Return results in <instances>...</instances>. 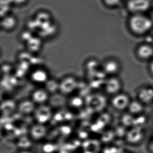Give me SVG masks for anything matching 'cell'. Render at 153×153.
Listing matches in <instances>:
<instances>
[{
	"instance_id": "19",
	"label": "cell",
	"mask_w": 153,
	"mask_h": 153,
	"mask_svg": "<svg viewBox=\"0 0 153 153\" xmlns=\"http://www.w3.org/2000/svg\"><path fill=\"white\" fill-rule=\"evenodd\" d=\"M46 88L49 91H55L57 89H59V82L54 79H49L46 81Z\"/></svg>"
},
{
	"instance_id": "23",
	"label": "cell",
	"mask_w": 153,
	"mask_h": 153,
	"mask_svg": "<svg viewBox=\"0 0 153 153\" xmlns=\"http://www.w3.org/2000/svg\"><path fill=\"white\" fill-rule=\"evenodd\" d=\"M148 70L149 74L153 77V59L149 62Z\"/></svg>"
},
{
	"instance_id": "28",
	"label": "cell",
	"mask_w": 153,
	"mask_h": 153,
	"mask_svg": "<svg viewBox=\"0 0 153 153\" xmlns=\"http://www.w3.org/2000/svg\"><path fill=\"white\" fill-rule=\"evenodd\" d=\"M151 16V18L152 19H153V14H152V16Z\"/></svg>"
},
{
	"instance_id": "4",
	"label": "cell",
	"mask_w": 153,
	"mask_h": 153,
	"mask_svg": "<svg viewBox=\"0 0 153 153\" xmlns=\"http://www.w3.org/2000/svg\"><path fill=\"white\" fill-rule=\"evenodd\" d=\"M126 7L130 15L146 14L152 8V1L150 0H128Z\"/></svg>"
},
{
	"instance_id": "21",
	"label": "cell",
	"mask_w": 153,
	"mask_h": 153,
	"mask_svg": "<svg viewBox=\"0 0 153 153\" xmlns=\"http://www.w3.org/2000/svg\"><path fill=\"white\" fill-rule=\"evenodd\" d=\"M147 150L149 153H153V140L149 139L146 145Z\"/></svg>"
},
{
	"instance_id": "26",
	"label": "cell",
	"mask_w": 153,
	"mask_h": 153,
	"mask_svg": "<svg viewBox=\"0 0 153 153\" xmlns=\"http://www.w3.org/2000/svg\"><path fill=\"white\" fill-rule=\"evenodd\" d=\"M122 153H130V152H127V151H123V152Z\"/></svg>"
},
{
	"instance_id": "9",
	"label": "cell",
	"mask_w": 153,
	"mask_h": 153,
	"mask_svg": "<svg viewBox=\"0 0 153 153\" xmlns=\"http://www.w3.org/2000/svg\"><path fill=\"white\" fill-rule=\"evenodd\" d=\"M77 85L76 77L71 76L64 77L59 82V89L64 94L73 91Z\"/></svg>"
},
{
	"instance_id": "8",
	"label": "cell",
	"mask_w": 153,
	"mask_h": 153,
	"mask_svg": "<svg viewBox=\"0 0 153 153\" xmlns=\"http://www.w3.org/2000/svg\"><path fill=\"white\" fill-rule=\"evenodd\" d=\"M136 99L146 106L153 104V87L143 86L137 89Z\"/></svg>"
},
{
	"instance_id": "3",
	"label": "cell",
	"mask_w": 153,
	"mask_h": 153,
	"mask_svg": "<svg viewBox=\"0 0 153 153\" xmlns=\"http://www.w3.org/2000/svg\"><path fill=\"white\" fill-rule=\"evenodd\" d=\"M131 99L130 96L123 91L111 97L110 105L114 111L123 113L127 111Z\"/></svg>"
},
{
	"instance_id": "10",
	"label": "cell",
	"mask_w": 153,
	"mask_h": 153,
	"mask_svg": "<svg viewBox=\"0 0 153 153\" xmlns=\"http://www.w3.org/2000/svg\"><path fill=\"white\" fill-rule=\"evenodd\" d=\"M31 78L34 82L38 84H45L49 79L47 71L42 68H38L33 71Z\"/></svg>"
},
{
	"instance_id": "12",
	"label": "cell",
	"mask_w": 153,
	"mask_h": 153,
	"mask_svg": "<svg viewBox=\"0 0 153 153\" xmlns=\"http://www.w3.org/2000/svg\"><path fill=\"white\" fill-rule=\"evenodd\" d=\"M17 23L16 18L13 15L8 14L3 16L1 20V28L6 31H10L16 27Z\"/></svg>"
},
{
	"instance_id": "29",
	"label": "cell",
	"mask_w": 153,
	"mask_h": 153,
	"mask_svg": "<svg viewBox=\"0 0 153 153\" xmlns=\"http://www.w3.org/2000/svg\"><path fill=\"white\" fill-rule=\"evenodd\" d=\"M152 8H153V1H152Z\"/></svg>"
},
{
	"instance_id": "5",
	"label": "cell",
	"mask_w": 153,
	"mask_h": 153,
	"mask_svg": "<svg viewBox=\"0 0 153 153\" xmlns=\"http://www.w3.org/2000/svg\"><path fill=\"white\" fill-rule=\"evenodd\" d=\"M102 69L106 76H119L122 70V64L118 59L110 57L102 63Z\"/></svg>"
},
{
	"instance_id": "17",
	"label": "cell",
	"mask_w": 153,
	"mask_h": 153,
	"mask_svg": "<svg viewBox=\"0 0 153 153\" xmlns=\"http://www.w3.org/2000/svg\"><path fill=\"white\" fill-rule=\"evenodd\" d=\"M45 128L41 125L35 126L32 130V135L36 139L42 137L45 135Z\"/></svg>"
},
{
	"instance_id": "13",
	"label": "cell",
	"mask_w": 153,
	"mask_h": 153,
	"mask_svg": "<svg viewBox=\"0 0 153 153\" xmlns=\"http://www.w3.org/2000/svg\"><path fill=\"white\" fill-rule=\"evenodd\" d=\"M51 110L46 106L39 108L36 112V117L40 123L47 121L51 117Z\"/></svg>"
},
{
	"instance_id": "24",
	"label": "cell",
	"mask_w": 153,
	"mask_h": 153,
	"mask_svg": "<svg viewBox=\"0 0 153 153\" xmlns=\"http://www.w3.org/2000/svg\"><path fill=\"white\" fill-rule=\"evenodd\" d=\"M71 102L73 103V104L75 105H81V100L79 98H75L72 100Z\"/></svg>"
},
{
	"instance_id": "16",
	"label": "cell",
	"mask_w": 153,
	"mask_h": 153,
	"mask_svg": "<svg viewBox=\"0 0 153 153\" xmlns=\"http://www.w3.org/2000/svg\"><path fill=\"white\" fill-rule=\"evenodd\" d=\"M148 117L145 112L134 116L133 126L145 127L148 121ZM132 126V127H133Z\"/></svg>"
},
{
	"instance_id": "20",
	"label": "cell",
	"mask_w": 153,
	"mask_h": 153,
	"mask_svg": "<svg viewBox=\"0 0 153 153\" xmlns=\"http://www.w3.org/2000/svg\"><path fill=\"white\" fill-rule=\"evenodd\" d=\"M122 1L123 0H102L105 6L111 9L118 7L121 5Z\"/></svg>"
},
{
	"instance_id": "30",
	"label": "cell",
	"mask_w": 153,
	"mask_h": 153,
	"mask_svg": "<svg viewBox=\"0 0 153 153\" xmlns=\"http://www.w3.org/2000/svg\"><path fill=\"white\" fill-rule=\"evenodd\" d=\"M152 43V45H153V40H152V43Z\"/></svg>"
},
{
	"instance_id": "25",
	"label": "cell",
	"mask_w": 153,
	"mask_h": 153,
	"mask_svg": "<svg viewBox=\"0 0 153 153\" xmlns=\"http://www.w3.org/2000/svg\"><path fill=\"white\" fill-rule=\"evenodd\" d=\"M149 139L151 140H153V131H152L151 135H150Z\"/></svg>"
},
{
	"instance_id": "15",
	"label": "cell",
	"mask_w": 153,
	"mask_h": 153,
	"mask_svg": "<svg viewBox=\"0 0 153 153\" xmlns=\"http://www.w3.org/2000/svg\"><path fill=\"white\" fill-rule=\"evenodd\" d=\"M120 117V124L127 128H129L133 126L134 121V115L126 111L123 113Z\"/></svg>"
},
{
	"instance_id": "22",
	"label": "cell",
	"mask_w": 153,
	"mask_h": 153,
	"mask_svg": "<svg viewBox=\"0 0 153 153\" xmlns=\"http://www.w3.org/2000/svg\"><path fill=\"white\" fill-rule=\"evenodd\" d=\"M10 3L18 6L24 5L27 1V0H9Z\"/></svg>"
},
{
	"instance_id": "6",
	"label": "cell",
	"mask_w": 153,
	"mask_h": 153,
	"mask_svg": "<svg viewBox=\"0 0 153 153\" xmlns=\"http://www.w3.org/2000/svg\"><path fill=\"white\" fill-rule=\"evenodd\" d=\"M123 84L119 76H107L104 85L105 93L112 97L122 92Z\"/></svg>"
},
{
	"instance_id": "1",
	"label": "cell",
	"mask_w": 153,
	"mask_h": 153,
	"mask_svg": "<svg viewBox=\"0 0 153 153\" xmlns=\"http://www.w3.org/2000/svg\"><path fill=\"white\" fill-rule=\"evenodd\" d=\"M128 30L136 36H144L153 28V20L146 14L130 15L127 20Z\"/></svg>"
},
{
	"instance_id": "18",
	"label": "cell",
	"mask_w": 153,
	"mask_h": 153,
	"mask_svg": "<svg viewBox=\"0 0 153 153\" xmlns=\"http://www.w3.org/2000/svg\"><path fill=\"white\" fill-rule=\"evenodd\" d=\"M33 104L32 102L29 101H25L23 102L19 106V110L23 113H30L33 111Z\"/></svg>"
},
{
	"instance_id": "11",
	"label": "cell",
	"mask_w": 153,
	"mask_h": 153,
	"mask_svg": "<svg viewBox=\"0 0 153 153\" xmlns=\"http://www.w3.org/2000/svg\"><path fill=\"white\" fill-rule=\"evenodd\" d=\"M146 107L142 103L135 98L131 100L127 111L135 116L145 112Z\"/></svg>"
},
{
	"instance_id": "27",
	"label": "cell",
	"mask_w": 153,
	"mask_h": 153,
	"mask_svg": "<svg viewBox=\"0 0 153 153\" xmlns=\"http://www.w3.org/2000/svg\"><path fill=\"white\" fill-rule=\"evenodd\" d=\"M29 153V152H27V151H25V152H21V153Z\"/></svg>"
},
{
	"instance_id": "7",
	"label": "cell",
	"mask_w": 153,
	"mask_h": 153,
	"mask_svg": "<svg viewBox=\"0 0 153 153\" xmlns=\"http://www.w3.org/2000/svg\"><path fill=\"white\" fill-rule=\"evenodd\" d=\"M135 54L138 59L149 62L153 59V45L151 43L139 44L135 49Z\"/></svg>"
},
{
	"instance_id": "2",
	"label": "cell",
	"mask_w": 153,
	"mask_h": 153,
	"mask_svg": "<svg viewBox=\"0 0 153 153\" xmlns=\"http://www.w3.org/2000/svg\"><path fill=\"white\" fill-rule=\"evenodd\" d=\"M146 135L145 127L133 126L128 129L124 142L132 146H137L144 141Z\"/></svg>"
},
{
	"instance_id": "14",
	"label": "cell",
	"mask_w": 153,
	"mask_h": 153,
	"mask_svg": "<svg viewBox=\"0 0 153 153\" xmlns=\"http://www.w3.org/2000/svg\"><path fill=\"white\" fill-rule=\"evenodd\" d=\"M32 98L33 101L35 102L42 103L48 98V92L44 89H37L33 93Z\"/></svg>"
}]
</instances>
